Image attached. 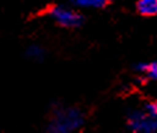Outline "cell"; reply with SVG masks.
<instances>
[{"mask_svg":"<svg viewBox=\"0 0 157 133\" xmlns=\"http://www.w3.org/2000/svg\"><path fill=\"white\" fill-rule=\"evenodd\" d=\"M83 125H84V115L80 109L55 105L46 130L51 133H72L80 129Z\"/></svg>","mask_w":157,"mask_h":133,"instance_id":"6da1fadb","label":"cell"},{"mask_svg":"<svg viewBox=\"0 0 157 133\" xmlns=\"http://www.w3.org/2000/svg\"><path fill=\"white\" fill-rule=\"evenodd\" d=\"M48 16L56 24L65 28H77L84 21L82 14L66 6H52L48 10Z\"/></svg>","mask_w":157,"mask_h":133,"instance_id":"7a4b0ae2","label":"cell"},{"mask_svg":"<svg viewBox=\"0 0 157 133\" xmlns=\"http://www.w3.org/2000/svg\"><path fill=\"white\" fill-rule=\"evenodd\" d=\"M128 126L135 133H156L157 132V115H147L143 111H135L129 115Z\"/></svg>","mask_w":157,"mask_h":133,"instance_id":"3957f363","label":"cell"},{"mask_svg":"<svg viewBox=\"0 0 157 133\" xmlns=\"http://www.w3.org/2000/svg\"><path fill=\"white\" fill-rule=\"evenodd\" d=\"M136 9L142 16H157V0H137Z\"/></svg>","mask_w":157,"mask_h":133,"instance_id":"277c9868","label":"cell"},{"mask_svg":"<svg viewBox=\"0 0 157 133\" xmlns=\"http://www.w3.org/2000/svg\"><path fill=\"white\" fill-rule=\"evenodd\" d=\"M135 70L144 73L151 80H157V60L149 62V63H137L135 66Z\"/></svg>","mask_w":157,"mask_h":133,"instance_id":"5b68a950","label":"cell"},{"mask_svg":"<svg viewBox=\"0 0 157 133\" xmlns=\"http://www.w3.org/2000/svg\"><path fill=\"white\" fill-rule=\"evenodd\" d=\"M109 0H72V3L80 9H102Z\"/></svg>","mask_w":157,"mask_h":133,"instance_id":"8992f818","label":"cell"},{"mask_svg":"<svg viewBox=\"0 0 157 133\" xmlns=\"http://www.w3.org/2000/svg\"><path fill=\"white\" fill-rule=\"evenodd\" d=\"M45 55H46L45 49L39 45H31L25 51V56L29 60H34V62H42L45 59Z\"/></svg>","mask_w":157,"mask_h":133,"instance_id":"52a82bcc","label":"cell"},{"mask_svg":"<svg viewBox=\"0 0 157 133\" xmlns=\"http://www.w3.org/2000/svg\"><path fill=\"white\" fill-rule=\"evenodd\" d=\"M143 112H146L147 115H157V102H147L143 107Z\"/></svg>","mask_w":157,"mask_h":133,"instance_id":"ba28073f","label":"cell"}]
</instances>
